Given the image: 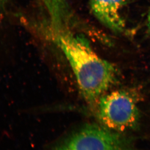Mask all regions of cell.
Returning a JSON list of instances; mask_svg holds the SVG:
<instances>
[{
    "instance_id": "obj_7",
    "label": "cell",
    "mask_w": 150,
    "mask_h": 150,
    "mask_svg": "<svg viewBox=\"0 0 150 150\" xmlns=\"http://www.w3.org/2000/svg\"><path fill=\"white\" fill-rule=\"evenodd\" d=\"M5 0H0V8L1 7V6L3 5V4L4 3Z\"/></svg>"
},
{
    "instance_id": "obj_2",
    "label": "cell",
    "mask_w": 150,
    "mask_h": 150,
    "mask_svg": "<svg viewBox=\"0 0 150 150\" xmlns=\"http://www.w3.org/2000/svg\"><path fill=\"white\" fill-rule=\"evenodd\" d=\"M139 97L134 91L117 90L102 96L94 107L96 115L103 126L120 132L134 129L139 124Z\"/></svg>"
},
{
    "instance_id": "obj_3",
    "label": "cell",
    "mask_w": 150,
    "mask_h": 150,
    "mask_svg": "<svg viewBox=\"0 0 150 150\" xmlns=\"http://www.w3.org/2000/svg\"><path fill=\"white\" fill-rule=\"evenodd\" d=\"M53 150H135L129 137L104 126H84Z\"/></svg>"
},
{
    "instance_id": "obj_5",
    "label": "cell",
    "mask_w": 150,
    "mask_h": 150,
    "mask_svg": "<svg viewBox=\"0 0 150 150\" xmlns=\"http://www.w3.org/2000/svg\"><path fill=\"white\" fill-rule=\"evenodd\" d=\"M45 5L53 24H67L72 12L67 0H40Z\"/></svg>"
},
{
    "instance_id": "obj_1",
    "label": "cell",
    "mask_w": 150,
    "mask_h": 150,
    "mask_svg": "<svg viewBox=\"0 0 150 150\" xmlns=\"http://www.w3.org/2000/svg\"><path fill=\"white\" fill-rule=\"evenodd\" d=\"M47 29L72 68L82 97L94 107L116 81V68L98 55L86 40L71 32L67 25L50 23Z\"/></svg>"
},
{
    "instance_id": "obj_6",
    "label": "cell",
    "mask_w": 150,
    "mask_h": 150,
    "mask_svg": "<svg viewBox=\"0 0 150 150\" xmlns=\"http://www.w3.org/2000/svg\"><path fill=\"white\" fill-rule=\"evenodd\" d=\"M147 26L148 30H149V32H150V11H149V14H148V16Z\"/></svg>"
},
{
    "instance_id": "obj_4",
    "label": "cell",
    "mask_w": 150,
    "mask_h": 150,
    "mask_svg": "<svg viewBox=\"0 0 150 150\" xmlns=\"http://www.w3.org/2000/svg\"><path fill=\"white\" fill-rule=\"evenodd\" d=\"M124 0H90L91 11L95 17L107 28L122 32L125 23L121 16Z\"/></svg>"
}]
</instances>
